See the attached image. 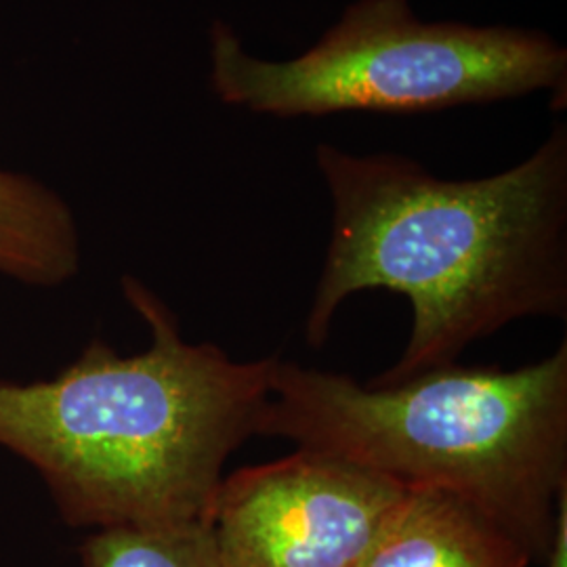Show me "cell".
I'll return each instance as SVG.
<instances>
[{
    "label": "cell",
    "mask_w": 567,
    "mask_h": 567,
    "mask_svg": "<svg viewBox=\"0 0 567 567\" xmlns=\"http://www.w3.org/2000/svg\"><path fill=\"white\" fill-rule=\"evenodd\" d=\"M313 158L332 231L305 341L324 344L355 292H400L414 313L404 353L370 385L456 364L511 322L566 318V122L522 163L480 179H444L400 152L355 154L330 142Z\"/></svg>",
    "instance_id": "cell-1"
},
{
    "label": "cell",
    "mask_w": 567,
    "mask_h": 567,
    "mask_svg": "<svg viewBox=\"0 0 567 567\" xmlns=\"http://www.w3.org/2000/svg\"><path fill=\"white\" fill-rule=\"evenodd\" d=\"M122 292L150 347L103 341L49 381H0V447L41 475L63 524L84 529L208 524L234 450L257 435L274 358L236 362L187 343L135 276Z\"/></svg>",
    "instance_id": "cell-2"
},
{
    "label": "cell",
    "mask_w": 567,
    "mask_h": 567,
    "mask_svg": "<svg viewBox=\"0 0 567 567\" xmlns=\"http://www.w3.org/2000/svg\"><path fill=\"white\" fill-rule=\"evenodd\" d=\"M257 437L456 494L543 564L567 492V343L517 370L442 365L385 386L278 358Z\"/></svg>",
    "instance_id": "cell-3"
},
{
    "label": "cell",
    "mask_w": 567,
    "mask_h": 567,
    "mask_svg": "<svg viewBox=\"0 0 567 567\" xmlns=\"http://www.w3.org/2000/svg\"><path fill=\"white\" fill-rule=\"evenodd\" d=\"M208 84L225 107L276 121L419 116L547 93L567 107V47L522 25L425 20L412 0H351L290 60L248 51L229 21L208 28Z\"/></svg>",
    "instance_id": "cell-4"
},
{
    "label": "cell",
    "mask_w": 567,
    "mask_h": 567,
    "mask_svg": "<svg viewBox=\"0 0 567 567\" xmlns=\"http://www.w3.org/2000/svg\"><path fill=\"white\" fill-rule=\"evenodd\" d=\"M405 487L339 456H292L224 477L208 527L224 567H362Z\"/></svg>",
    "instance_id": "cell-5"
},
{
    "label": "cell",
    "mask_w": 567,
    "mask_h": 567,
    "mask_svg": "<svg viewBox=\"0 0 567 567\" xmlns=\"http://www.w3.org/2000/svg\"><path fill=\"white\" fill-rule=\"evenodd\" d=\"M527 548L482 508L444 489L405 487L362 567H529Z\"/></svg>",
    "instance_id": "cell-6"
},
{
    "label": "cell",
    "mask_w": 567,
    "mask_h": 567,
    "mask_svg": "<svg viewBox=\"0 0 567 567\" xmlns=\"http://www.w3.org/2000/svg\"><path fill=\"white\" fill-rule=\"evenodd\" d=\"M81 229L53 187L0 166V276L60 288L81 271Z\"/></svg>",
    "instance_id": "cell-7"
},
{
    "label": "cell",
    "mask_w": 567,
    "mask_h": 567,
    "mask_svg": "<svg viewBox=\"0 0 567 567\" xmlns=\"http://www.w3.org/2000/svg\"><path fill=\"white\" fill-rule=\"evenodd\" d=\"M81 567H224L208 524L110 527L79 548Z\"/></svg>",
    "instance_id": "cell-8"
},
{
    "label": "cell",
    "mask_w": 567,
    "mask_h": 567,
    "mask_svg": "<svg viewBox=\"0 0 567 567\" xmlns=\"http://www.w3.org/2000/svg\"><path fill=\"white\" fill-rule=\"evenodd\" d=\"M543 564L545 567H567V492L559 498L555 532Z\"/></svg>",
    "instance_id": "cell-9"
}]
</instances>
